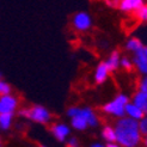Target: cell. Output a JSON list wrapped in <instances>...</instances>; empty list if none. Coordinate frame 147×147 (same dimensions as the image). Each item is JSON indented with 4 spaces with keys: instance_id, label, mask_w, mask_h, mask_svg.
Listing matches in <instances>:
<instances>
[{
    "instance_id": "f1b7e54d",
    "label": "cell",
    "mask_w": 147,
    "mask_h": 147,
    "mask_svg": "<svg viewBox=\"0 0 147 147\" xmlns=\"http://www.w3.org/2000/svg\"><path fill=\"white\" fill-rule=\"evenodd\" d=\"M3 78H4V74L1 73V71H0V79H3Z\"/></svg>"
},
{
    "instance_id": "9a60e30c",
    "label": "cell",
    "mask_w": 147,
    "mask_h": 147,
    "mask_svg": "<svg viewBox=\"0 0 147 147\" xmlns=\"http://www.w3.org/2000/svg\"><path fill=\"white\" fill-rule=\"evenodd\" d=\"M71 127L76 130H79V131H83V130H86L89 124H87V121L84 119L82 115H77L74 117H71Z\"/></svg>"
},
{
    "instance_id": "7c38bea8",
    "label": "cell",
    "mask_w": 147,
    "mask_h": 147,
    "mask_svg": "<svg viewBox=\"0 0 147 147\" xmlns=\"http://www.w3.org/2000/svg\"><path fill=\"white\" fill-rule=\"evenodd\" d=\"M124 110H126L128 117H131V119L135 120H141L145 116V113L139 107H136L134 103H127L126 107H124Z\"/></svg>"
},
{
    "instance_id": "7a4b0ae2",
    "label": "cell",
    "mask_w": 147,
    "mask_h": 147,
    "mask_svg": "<svg viewBox=\"0 0 147 147\" xmlns=\"http://www.w3.org/2000/svg\"><path fill=\"white\" fill-rule=\"evenodd\" d=\"M127 103H129V98L126 94H119V96L115 97L114 100L103 105L102 111L107 115L114 116V117H123L124 114H126L124 107H126Z\"/></svg>"
},
{
    "instance_id": "2e32d148",
    "label": "cell",
    "mask_w": 147,
    "mask_h": 147,
    "mask_svg": "<svg viewBox=\"0 0 147 147\" xmlns=\"http://www.w3.org/2000/svg\"><path fill=\"white\" fill-rule=\"evenodd\" d=\"M102 138L104 139L107 142H116V133L115 128L110 124H105L102 129Z\"/></svg>"
},
{
    "instance_id": "5b68a950",
    "label": "cell",
    "mask_w": 147,
    "mask_h": 147,
    "mask_svg": "<svg viewBox=\"0 0 147 147\" xmlns=\"http://www.w3.org/2000/svg\"><path fill=\"white\" fill-rule=\"evenodd\" d=\"M50 133L57 141L65 142L71 135V127L62 122H56L50 126Z\"/></svg>"
},
{
    "instance_id": "8fae6325",
    "label": "cell",
    "mask_w": 147,
    "mask_h": 147,
    "mask_svg": "<svg viewBox=\"0 0 147 147\" xmlns=\"http://www.w3.org/2000/svg\"><path fill=\"white\" fill-rule=\"evenodd\" d=\"M120 61H121V55L119 50H113L111 54L105 60V63L110 72H115L117 68L120 67Z\"/></svg>"
},
{
    "instance_id": "5bb4252c",
    "label": "cell",
    "mask_w": 147,
    "mask_h": 147,
    "mask_svg": "<svg viewBox=\"0 0 147 147\" xmlns=\"http://www.w3.org/2000/svg\"><path fill=\"white\" fill-rule=\"evenodd\" d=\"M13 113H0V129L1 130H9L13 124Z\"/></svg>"
},
{
    "instance_id": "ac0fdd59",
    "label": "cell",
    "mask_w": 147,
    "mask_h": 147,
    "mask_svg": "<svg viewBox=\"0 0 147 147\" xmlns=\"http://www.w3.org/2000/svg\"><path fill=\"white\" fill-rule=\"evenodd\" d=\"M135 19L138 22H141V23H147V4L145 3L140 9H138L134 12Z\"/></svg>"
},
{
    "instance_id": "6da1fadb",
    "label": "cell",
    "mask_w": 147,
    "mask_h": 147,
    "mask_svg": "<svg viewBox=\"0 0 147 147\" xmlns=\"http://www.w3.org/2000/svg\"><path fill=\"white\" fill-rule=\"evenodd\" d=\"M116 142L122 147H136L141 142L139 122L131 117H120L114 124Z\"/></svg>"
},
{
    "instance_id": "d6986e66",
    "label": "cell",
    "mask_w": 147,
    "mask_h": 147,
    "mask_svg": "<svg viewBox=\"0 0 147 147\" xmlns=\"http://www.w3.org/2000/svg\"><path fill=\"white\" fill-rule=\"evenodd\" d=\"M120 66H121V67H122L123 69H126L127 72H131V71H134V68H135V66H134L133 61H131L130 59H128L127 56L121 57Z\"/></svg>"
},
{
    "instance_id": "d4e9b609",
    "label": "cell",
    "mask_w": 147,
    "mask_h": 147,
    "mask_svg": "<svg viewBox=\"0 0 147 147\" xmlns=\"http://www.w3.org/2000/svg\"><path fill=\"white\" fill-rule=\"evenodd\" d=\"M107 147H120V145L117 142H108Z\"/></svg>"
},
{
    "instance_id": "603a6c76",
    "label": "cell",
    "mask_w": 147,
    "mask_h": 147,
    "mask_svg": "<svg viewBox=\"0 0 147 147\" xmlns=\"http://www.w3.org/2000/svg\"><path fill=\"white\" fill-rule=\"evenodd\" d=\"M139 90L146 92L147 91V78H144L140 83H139Z\"/></svg>"
},
{
    "instance_id": "e0dca14e",
    "label": "cell",
    "mask_w": 147,
    "mask_h": 147,
    "mask_svg": "<svg viewBox=\"0 0 147 147\" xmlns=\"http://www.w3.org/2000/svg\"><path fill=\"white\" fill-rule=\"evenodd\" d=\"M142 47H144L142 42L139 40V38H136V37H130L126 42V49L128 51H131V53H135V51L140 50Z\"/></svg>"
},
{
    "instance_id": "484cf974",
    "label": "cell",
    "mask_w": 147,
    "mask_h": 147,
    "mask_svg": "<svg viewBox=\"0 0 147 147\" xmlns=\"http://www.w3.org/2000/svg\"><path fill=\"white\" fill-rule=\"evenodd\" d=\"M90 147H107V146L102 145V144H99V142H94V144H92Z\"/></svg>"
},
{
    "instance_id": "1f68e13d",
    "label": "cell",
    "mask_w": 147,
    "mask_h": 147,
    "mask_svg": "<svg viewBox=\"0 0 147 147\" xmlns=\"http://www.w3.org/2000/svg\"><path fill=\"white\" fill-rule=\"evenodd\" d=\"M0 146H1V140H0Z\"/></svg>"
},
{
    "instance_id": "f546056e",
    "label": "cell",
    "mask_w": 147,
    "mask_h": 147,
    "mask_svg": "<svg viewBox=\"0 0 147 147\" xmlns=\"http://www.w3.org/2000/svg\"><path fill=\"white\" fill-rule=\"evenodd\" d=\"M0 113H3V108H1V104H0Z\"/></svg>"
},
{
    "instance_id": "9c48e42d",
    "label": "cell",
    "mask_w": 147,
    "mask_h": 147,
    "mask_svg": "<svg viewBox=\"0 0 147 147\" xmlns=\"http://www.w3.org/2000/svg\"><path fill=\"white\" fill-rule=\"evenodd\" d=\"M109 68L108 66L105 63V61H103L100 63H98V66L96 67V69H94V74H93V80L94 83H96L97 85H100V84H104L108 78H109V74H110Z\"/></svg>"
},
{
    "instance_id": "cb8c5ba5",
    "label": "cell",
    "mask_w": 147,
    "mask_h": 147,
    "mask_svg": "<svg viewBox=\"0 0 147 147\" xmlns=\"http://www.w3.org/2000/svg\"><path fill=\"white\" fill-rule=\"evenodd\" d=\"M105 3L110 7H117V6H119L120 0H105Z\"/></svg>"
},
{
    "instance_id": "52a82bcc",
    "label": "cell",
    "mask_w": 147,
    "mask_h": 147,
    "mask_svg": "<svg viewBox=\"0 0 147 147\" xmlns=\"http://www.w3.org/2000/svg\"><path fill=\"white\" fill-rule=\"evenodd\" d=\"M144 4L145 0H120L117 9L123 13H134Z\"/></svg>"
},
{
    "instance_id": "4fadbf2b",
    "label": "cell",
    "mask_w": 147,
    "mask_h": 147,
    "mask_svg": "<svg viewBox=\"0 0 147 147\" xmlns=\"http://www.w3.org/2000/svg\"><path fill=\"white\" fill-rule=\"evenodd\" d=\"M133 103L140 108L145 114H147V91H140L139 90L133 96Z\"/></svg>"
},
{
    "instance_id": "ffe728a7",
    "label": "cell",
    "mask_w": 147,
    "mask_h": 147,
    "mask_svg": "<svg viewBox=\"0 0 147 147\" xmlns=\"http://www.w3.org/2000/svg\"><path fill=\"white\" fill-rule=\"evenodd\" d=\"M12 92V87L11 85L5 82L4 79H0V96H4V94H9Z\"/></svg>"
},
{
    "instance_id": "277c9868",
    "label": "cell",
    "mask_w": 147,
    "mask_h": 147,
    "mask_svg": "<svg viewBox=\"0 0 147 147\" xmlns=\"http://www.w3.org/2000/svg\"><path fill=\"white\" fill-rule=\"evenodd\" d=\"M72 26L78 32H86L92 28V17L87 12H78L72 18Z\"/></svg>"
},
{
    "instance_id": "7402d4cb",
    "label": "cell",
    "mask_w": 147,
    "mask_h": 147,
    "mask_svg": "<svg viewBox=\"0 0 147 147\" xmlns=\"http://www.w3.org/2000/svg\"><path fill=\"white\" fill-rule=\"evenodd\" d=\"M66 144H67V147H80V142L77 138L71 136L66 140Z\"/></svg>"
},
{
    "instance_id": "ba28073f",
    "label": "cell",
    "mask_w": 147,
    "mask_h": 147,
    "mask_svg": "<svg viewBox=\"0 0 147 147\" xmlns=\"http://www.w3.org/2000/svg\"><path fill=\"white\" fill-rule=\"evenodd\" d=\"M79 115H82L84 119L87 121V124L89 127H98L99 126V117L97 116V114L93 111V110L89 107H85V108H80L79 107V111H78ZM77 116V115H76Z\"/></svg>"
},
{
    "instance_id": "83f0119b",
    "label": "cell",
    "mask_w": 147,
    "mask_h": 147,
    "mask_svg": "<svg viewBox=\"0 0 147 147\" xmlns=\"http://www.w3.org/2000/svg\"><path fill=\"white\" fill-rule=\"evenodd\" d=\"M144 51H145V54L147 55V47H145V46H144Z\"/></svg>"
},
{
    "instance_id": "30bf717a",
    "label": "cell",
    "mask_w": 147,
    "mask_h": 147,
    "mask_svg": "<svg viewBox=\"0 0 147 147\" xmlns=\"http://www.w3.org/2000/svg\"><path fill=\"white\" fill-rule=\"evenodd\" d=\"M133 63L135 66V68L144 74H147V55L144 51V47L134 53L133 57Z\"/></svg>"
},
{
    "instance_id": "3957f363",
    "label": "cell",
    "mask_w": 147,
    "mask_h": 147,
    "mask_svg": "<svg viewBox=\"0 0 147 147\" xmlns=\"http://www.w3.org/2000/svg\"><path fill=\"white\" fill-rule=\"evenodd\" d=\"M26 120H30V121L38 123V124H48L53 120V115H51V113L46 107L32 105L31 108H29Z\"/></svg>"
},
{
    "instance_id": "4dcf8cb0",
    "label": "cell",
    "mask_w": 147,
    "mask_h": 147,
    "mask_svg": "<svg viewBox=\"0 0 147 147\" xmlns=\"http://www.w3.org/2000/svg\"><path fill=\"white\" fill-rule=\"evenodd\" d=\"M40 147H46V146H45V145H41V146H40Z\"/></svg>"
},
{
    "instance_id": "8992f818",
    "label": "cell",
    "mask_w": 147,
    "mask_h": 147,
    "mask_svg": "<svg viewBox=\"0 0 147 147\" xmlns=\"http://www.w3.org/2000/svg\"><path fill=\"white\" fill-rule=\"evenodd\" d=\"M0 104H1L3 111L5 113H13L18 109L19 105V99L12 93L9 94H4V96H0Z\"/></svg>"
},
{
    "instance_id": "4316f807",
    "label": "cell",
    "mask_w": 147,
    "mask_h": 147,
    "mask_svg": "<svg viewBox=\"0 0 147 147\" xmlns=\"http://www.w3.org/2000/svg\"><path fill=\"white\" fill-rule=\"evenodd\" d=\"M144 144L146 145V147H147V135L145 136V140H144Z\"/></svg>"
},
{
    "instance_id": "44dd1931",
    "label": "cell",
    "mask_w": 147,
    "mask_h": 147,
    "mask_svg": "<svg viewBox=\"0 0 147 147\" xmlns=\"http://www.w3.org/2000/svg\"><path fill=\"white\" fill-rule=\"evenodd\" d=\"M139 130H140L141 135H147V117L146 119H141V122L139 123Z\"/></svg>"
}]
</instances>
